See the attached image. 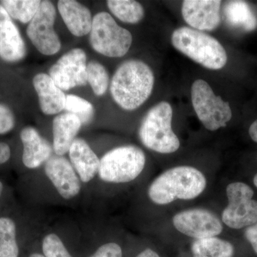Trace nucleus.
<instances>
[{
    "label": "nucleus",
    "instance_id": "nucleus-1",
    "mask_svg": "<svg viewBox=\"0 0 257 257\" xmlns=\"http://www.w3.org/2000/svg\"><path fill=\"white\" fill-rule=\"evenodd\" d=\"M155 80L148 64L140 60L126 61L120 64L111 79V96L120 107L135 110L151 96Z\"/></svg>",
    "mask_w": 257,
    "mask_h": 257
},
{
    "label": "nucleus",
    "instance_id": "nucleus-2",
    "mask_svg": "<svg viewBox=\"0 0 257 257\" xmlns=\"http://www.w3.org/2000/svg\"><path fill=\"white\" fill-rule=\"evenodd\" d=\"M204 175L194 167L181 166L166 171L152 182L148 190L150 199L165 205L177 199L189 200L200 195L206 188Z\"/></svg>",
    "mask_w": 257,
    "mask_h": 257
},
{
    "label": "nucleus",
    "instance_id": "nucleus-3",
    "mask_svg": "<svg viewBox=\"0 0 257 257\" xmlns=\"http://www.w3.org/2000/svg\"><path fill=\"white\" fill-rule=\"evenodd\" d=\"M171 41L176 50L205 68L218 70L227 62L224 47L214 37L204 32L182 27L173 32Z\"/></svg>",
    "mask_w": 257,
    "mask_h": 257
},
{
    "label": "nucleus",
    "instance_id": "nucleus-4",
    "mask_svg": "<svg viewBox=\"0 0 257 257\" xmlns=\"http://www.w3.org/2000/svg\"><path fill=\"white\" fill-rule=\"evenodd\" d=\"M173 110L170 103L162 101L145 115L139 130L142 143L147 148L161 154L177 152L180 142L172 130Z\"/></svg>",
    "mask_w": 257,
    "mask_h": 257
},
{
    "label": "nucleus",
    "instance_id": "nucleus-5",
    "mask_svg": "<svg viewBox=\"0 0 257 257\" xmlns=\"http://www.w3.org/2000/svg\"><path fill=\"white\" fill-rule=\"evenodd\" d=\"M146 157L141 149L135 146L116 147L100 160L99 175L109 183H126L137 178L145 168Z\"/></svg>",
    "mask_w": 257,
    "mask_h": 257
},
{
    "label": "nucleus",
    "instance_id": "nucleus-6",
    "mask_svg": "<svg viewBox=\"0 0 257 257\" xmlns=\"http://www.w3.org/2000/svg\"><path fill=\"white\" fill-rule=\"evenodd\" d=\"M89 42L92 48L101 55L121 57L130 50L133 35L120 27L109 13H99L93 18Z\"/></svg>",
    "mask_w": 257,
    "mask_h": 257
},
{
    "label": "nucleus",
    "instance_id": "nucleus-7",
    "mask_svg": "<svg viewBox=\"0 0 257 257\" xmlns=\"http://www.w3.org/2000/svg\"><path fill=\"white\" fill-rule=\"evenodd\" d=\"M193 108L204 127L216 131L226 126L232 117L228 101L216 96L209 84L203 79H197L191 89Z\"/></svg>",
    "mask_w": 257,
    "mask_h": 257
},
{
    "label": "nucleus",
    "instance_id": "nucleus-8",
    "mask_svg": "<svg viewBox=\"0 0 257 257\" xmlns=\"http://www.w3.org/2000/svg\"><path fill=\"white\" fill-rule=\"evenodd\" d=\"M228 205L222 212V221L231 229H239L257 222V201L253 191L243 182H234L226 187Z\"/></svg>",
    "mask_w": 257,
    "mask_h": 257
},
{
    "label": "nucleus",
    "instance_id": "nucleus-9",
    "mask_svg": "<svg viewBox=\"0 0 257 257\" xmlns=\"http://www.w3.org/2000/svg\"><path fill=\"white\" fill-rule=\"evenodd\" d=\"M55 6L50 1H42L37 14L29 23L27 34L37 50L45 55H53L61 49V41L54 30Z\"/></svg>",
    "mask_w": 257,
    "mask_h": 257
},
{
    "label": "nucleus",
    "instance_id": "nucleus-10",
    "mask_svg": "<svg viewBox=\"0 0 257 257\" xmlns=\"http://www.w3.org/2000/svg\"><path fill=\"white\" fill-rule=\"evenodd\" d=\"M87 55L80 48L72 49L50 69V76L62 90L87 84Z\"/></svg>",
    "mask_w": 257,
    "mask_h": 257
},
{
    "label": "nucleus",
    "instance_id": "nucleus-11",
    "mask_svg": "<svg viewBox=\"0 0 257 257\" xmlns=\"http://www.w3.org/2000/svg\"><path fill=\"white\" fill-rule=\"evenodd\" d=\"M176 229L196 239L215 237L222 231V225L215 214L202 209L179 212L173 218Z\"/></svg>",
    "mask_w": 257,
    "mask_h": 257
},
{
    "label": "nucleus",
    "instance_id": "nucleus-12",
    "mask_svg": "<svg viewBox=\"0 0 257 257\" xmlns=\"http://www.w3.org/2000/svg\"><path fill=\"white\" fill-rule=\"evenodd\" d=\"M221 5L217 0H185L182 3V17L194 30L212 31L221 23Z\"/></svg>",
    "mask_w": 257,
    "mask_h": 257
},
{
    "label": "nucleus",
    "instance_id": "nucleus-13",
    "mask_svg": "<svg viewBox=\"0 0 257 257\" xmlns=\"http://www.w3.org/2000/svg\"><path fill=\"white\" fill-rule=\"evenodd\" d=\"M47 177L64 199L75 197L81 190V183L73 166L62 156L51 157L45 163Z\"/></svg>",
    "mask_w": 257,
    "mask_h": 257
},
{
    "label": "nucleus",
    "instance_id": "nucleus-14",
    "mask_svg": "<svg viewBox=\"0 0 257 257\" xmlns=\"http://www.w3.org/2000/svg\"><path fill=\"white\" fill-rule=\"evenodd\" d=\"M26 55L23 37L11 17L0 5V57L9 62H18Z\"/></svg>",
    "mask_w": 257,
    "mask_h": 257
},
{
    "label": "nucleus",
    "instance_id": "nucleus-15",
    "mask_svg": "<svg viewBox=\"0 0 257 257\" xmlns=\"http://www.w3.org/2000/svg\"><path fill=\"white\" fill-rule=\"evenodd\" d=\"M20 139L23 145V162L29 169H36L46 163L52 156V147L35 128L22 130Z\"/></svg>",
    "mask_w": 257,
    "mask_h": 257
},
{
    "label": "nucleus",
    "instance_id": "nucleus-16",
    "mask_svg": "<svg viewBox=\"0 0 257 257\" xmlns=\"http://www.w3.org/2000/svg\"><path fill=\"white\" fill-rule=\"evenodd\" d=\"M33 85L44 114H56L64 109L67 96L57 87L50 75L45 73L37 74L33 78Z\"/></svg>",
    "mask_w": 257,
    "mask_h": 257
},
{
    "label": "nucleus",
    "instance_id": "nucleus-17",
    "mask_svg": "<svg viewBox=\"0 0 257 257\" xmlns=\"http://www.w3.org/2000/svg\"><path fill=\"white\" fill-rule=\"evenodd\" d=\"M58 10L69 32L76 37L90 33L92 20L91 12L84 5L74 0H60Z\"/></svg>",
    "mask_w": 257,
    "mask_h": 257
},
{
    "label": "nucleus",
    "instance_id": "nucleus-18",
    "mask_svg": "<svg viewBox=\"0 0 257 257\" xmlns=\"http://www.w3.org/2000/svg\"><path fill=\"white\" fill-rule=\"evenodd\" d=\"M69 154L71 164L82 182H89L99 172L100 160L82 139L74 140Z\"/></svg>",
    "mask_w": 257,
    "mask_h": 257
},
{
    "label": "nucleus",
    "instance_id": "nucleus-19",
    "mask_svg": "<svg viewBox=\"0 0 257 257\" xmlns=\"http://www.w3.org/2000/svg\"><path fill=\"white\" fill-rule=\"evenodd\" d=\"M82 123L77 116L66 112L53 120V150L56 155L62 156L69 152Z\"/></svg>",
    "mask_w": 257,
    "mask_h": 257
},
{
    "label": "nucleus",
    "instance_id": "nucleus-20",
    "mask_svg": "<svg viewBox=\"0 0 257 257\" xmlns=\"http://www.w3.org/2000/svg\"><path fill=\"white\" fill-rule=\"evenodd\" d=\"M224 14L229 25L246 31L257 28V18L249 5L244 1H229L224 8Z\"/></svg>",
    "mask_w": 257,
    "mask_h": 257
},
{
    "label": "nucleus",
    "instance_id": "nucleus-21",
    "mask_svg": "<svg viewBox=\"0 0 257 257\" xmlns=\"http://www.w3.org/2000/svg\"><path fill=\"white\" fill-rule=\"evenodd\" d=\"M193 257H233L234 248L229 241L216 237L197 239L192 246Z\"/></svg>",
    "mask_w": 257,
    "mask_h": 257
},
{
    "label": "nucleus",
    "instance_id": "nucleus-22",
    "mask_svg": "<svg viewBox=\"0 0 257 257\" xmlns=\"http://www.w3.org/2000/svg\"><path fill=\"white\" fill-rule=\"evenodd\" d=\"M111 13L123 23L137 24L145 16L143 5L133 0H109L106 2Z\"/></svg>",
    "mask_w": 257,
    "mask_h": 257
},
{
    "label": "nucleus",
    "instance_id": "nucleus-23",
    "mask_svg": "<svg viewBox=\"0 0 257 257\" xmlns=\"http://www.w3.org/2000/svg\"><path fill=\"white\" fill-rule=\"evenodd\" d=\"M20 249L17 241V226L7 216L0 217V257H18Z\"/></svg>",
    "mask_w": 257,
    "mask_h": 257
},
{
    "label": "nucleus",
    "instance_id": "nucleus-24",
    "mask_svg": "<svg viewBox=\"0 0 257 257\" xmlns=\"http://www.w3.org/2000/svg\"><path fill=\"white\" fill-rule=\"evenodd\" d=\"M41 2L40 0H4L1 3L11 18L25 24L30 23L37 14Z\"/></svg>",
    "mask_w": 257,
    "mask_h": 257
},
{
    "label": "nucleus",
    "instance_id": "nucleus-25",
    "mask_svg": "<svg viewBox=\"0 0 257 257\" xmlns=\"http://www.w3.org/2000/svg\"><path fill=\"white\" fill-rule=\"evenodd\" d=\"M87 82L90 84L93 92L96 96L105 94L109 86V74L104 66L96 61L87 64Z\"/></svg>",
    "mask_w": 257,
    "mask_h": 257
},
{
    "label": "nucleus",
    "instance_id": "nucleus-26",
    "mask_svg": "<svg viewBox=\"0 0 257 257\" xmlns=\"http://www.w3.org/2000/svg\"><path fill=\"white\" fill-rule=\"evenodd\" d=\"M64 110L77 116L82 124H87L94 117V107L89 101L80 96L69 94L66 96Z\"/></svg>",
    "mask_w": 257,
    "mask_h": 257
},
{
    "label": "nucleus",
    "instance_id": "nucleus-27",
    "mask_svg": "<svg viewBox=\"0 0 257 257\" xmlns=\"http://www.w3.org/2000/svg\"><path fill=\"white\" fill-rule=\"evenodd\" d=\"M42 251L45 257H72L62 240L55 234L45 236L42 241Z\"/></svg>",
    "mask_w": 257,
    "mask_h": 257
},
{
    "label": "nucleus",
    "instance_id": "nucleus-28",
    "mask_svg": "<svg viewBox=\"0 0 257 257\" xmlns=\"http://www.w3.org/2000/svg\"><path fill=\"white\" fill-rule=\"evenodd\" d=\"M15 119L13 111L8 106L0 104V135L8 133L14 128Z\"/></svg>",
    "mask_w": 257,
    "mask_h": 257
},
{
    "label": "nucleus",
    "instance_id": "nucleus-29",
    "mask_svg": "<svg viewBox=\"0 0 257 257\" xmlns=\"http://www.w3.org/2000/svg\"><path fill=\"white\" fill-rule=\"evenodd\" d=\"M89 257H122V251L116 243H107L100 247Z\"/></svg>",
    "mask_w": 257,
    "mask_h": 257
},
{
    "label": "nucleus",
    "instance_id": "nucleus-30",
    "mask_svg": "<svg viewBox=\"0 0 257 257\" xmlns=\"http://www.w3.org/2000/svg\"><path fill=\"white\" fill-rule=\"evenodd\" d=\"M245 237L251 243L253 251L257 254V222L248 226L244 233Z\"/></svg>",
    "mask_w": 257,
    "mask_h": 257
},
{
    "label": "nucleus",
    "instance_id": "nucleus-31",
    "mask_svg": "<svg viewBox=\"0 0 257 257\" xmlns=\"http://www.w3.org/2000/svg\"><path fill=\"white\" fill-rule=\"evenodd\" d=\"M11 157V150L8 144L0 143V165L6 163Z\"/></svg>",
    "mask_w": 257,
    "mask_h": 257
},
{
    "label": "nucleus",
    "instance_id": "nucleus-32",
    "mask_svg": "<svg viewBox=\"0 0 257 257\" xmlns=\"http://www.w3.org/2000/svg\"><path fill=\"white\" fill-rule=\"evenodd\" d=\"M248 134H249L250 138L253 142L257 143V119L250 126L249 130H248Z\"/></svg>",
    "mask_w": 257,
    "mask_h": 257
},
{
    "label": "nucleus",
    "instance_id": "nucleus-33",
    "mask_svg": "<svg viewBox=\"0 0 257 257\" xmlns=\"http://www.w3.org/2000/svg\"><path fill=\"white\" fill-rule=\"evenodd\" d=\"M137 257H160V256H159L158 253L155 252L153 250L147 248V249L142 251Z\"/></svg>",
    "mask_w": 257,
    "mask_h": 257
},
{
    "label": "nucleus",
    "instance_id": "nucleus-34",
    "mask_svg": "<svg viewBox=\"0 0 257 257\" xmlns=\"http://www.w3.org/2000/svg\"><path fill=\"white\" fill-rule=\"evenodd\" d=\"M30 257H45L44 255L40 254L38 253H34L30 255Z\"/></svg>",
    "mask_w": 257,
    "mask_h": 257
},
{
    "label": "nucleus",
    "instance_id": "nucleus-35",
    "mask_svg": "<svg viewBox=\"0 0 257 257\" xmlns=\"http://www.w3.org/2000/svg\"><path fill=\"white\" fill-rule=\"evenodd\" d=\"M3 189H4V186H3V182L0 181V197H1L2 194H3Z\"/></svg>",
    "mask_w": 257,
    "mask_h": 257
},
{
    "label": "nucleus",
    "instance_id": "nucleus-36",
    "mask_svg": "<svg viewBox=\"0 0 257 257\" xmlns=\"http://www.w3.org/2000/svg\"><path fill=\"white\" fill-rule=\"evenodd\" d=\"M253 184H254V185L257 187V174L254 176V177H253Z\"/></svg>",
    "mask_w": 257,
    "mask_h": 257
}]
</instances>
